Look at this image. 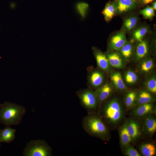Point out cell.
Here are the masks:
<instances>
[{"instance_id":"obj_17","label":"cell","mask_w":156,"mask_h":156,"mask_svg":"<svg viewBox=\"0 0 156 156\" xmlns=\"http://www.w3.org/2000/svg\"><path fill=\"white\" fill-rule=\"evenodd\" d=\"M90 83L94 87H100L103 83L104 77L103 74L98 71L92 72L90 75Z\"/></svg>"},{"instance_id":"obj_19","label":"cell","mask_w":156,"mask_h":156,"mask_svg":"<svg viewBox=\"0 0 156 156\" xmlns=\"http://www.w3.org/2000/svg\"><path fill=\"white\" fill-rule=\"evenodd\" d=\"M148 51V45L145 41L139 42L136 49V56L137 59L139 60L144 57L147 54Z\"/></svg>"},{"instance_id":"obj_33","label":"cell","mask_w":156,"mask_h":156,"mask_svg":"<svg viewBox=\"0 0 156 156\" xmlns=\"http://www.w3.org/2000/svg\"><path fill=\"white\" fill-rule=\"evenodd\" d=\"M153 7H152L154 10H156V2L155 1H154L152 5Z\"/></svg>"},{"instance_id":"obj_8","label":"cell","mask_w":156,"mask_h":156,"mask_svg":"<svg viewBox=\"0 0 156 156\" xmlns=\"http://www.w3.org/2000/svg\"><path fill=\"white\" fill-rule=\"evenodd\" d=\"M112 91L111 86L105 83L99 87L95 92L97 97L99 104H101L109 96Z\"/></svg>"},{"instance_id":"obj_1","label":"cell","mask_w":156,"mask_h":156,"mask_svg":"<svg viewBox=\"0 0 156 156\" xmlns=\"http://www.w3.org/2000/svg\"><path fill=\"white\" fill-rule=\"evenodd\" d=\"M105 122L97 113H88L83 118L82 127L88 134L103 140L109 138V131Z\"/></svg>"},{"instance_id":"obj_3","label":"cell","mask_w":156,"mask_h":156,"mask_svg":"<svg viewBox=\"0 0 156 156\" xmlns=\"http://www.w3.org/2000/svg\"><path fill=\"white\" fill-rule=\"evenodd\" d=\"M97 113L105 123L116 125L122 119L124 111L119 100L114 98L101 106L99 109Z\"/></svg>"},{"instance_id":"obj_5","label":"cell","mask_w":156,"mask_h":156,"mask_svg":"<svg viewBox=\"0 0 156 156\" xmlns=\"http://www.w3.org/2000/svg\"><path fill=\"white\" fill-rule=\"evenodd\" d=\"M82 106L88 111V113L94 112L99 104V102L95 92L89 90H84L77 92Z\"/></svg>"},{"instance_id":"obj_10","label":"cell","mask_w":156,"mask_h":156,"mask_svg":"<svg viewBox=\"0 0 156 156\" xmlns=\"http://www.w3.org/2000/svg\"><path fill=\"white\" fill-rule=\"evenodd\" d=\"M154 106L151 102L140 105L134 110L133 114L137 117H145L152 112Z\"/></svg>"},{"instance_id":"obj_27","label":"cell","mask_w":156,"mask_h":156,"mask_svg":"<svg viewBox=\"0 0 156 156\" xmlns=\"http://www.w3.org/2000/svg\"><path fill=\"white\" fill-rule=\"evenodd\" d=\"M146 86L148 90L150 92L156 93V80L155 77H152L146 81Z\"/></svg>"},{"instance_id":"obj_14","label":"cell","mask_w":156,"mask_h":156,"mask_svg":"<svg viewBox=\"0 0 156 156\" xmlns=\"http://www.w3.org/2000/svg\"><path fill=\"white\" fill-rule=\"evenodd\" d=\"M117 11L122 13L133 9L136 6L134 0H117L116 3Z\"/></svg>"},{"instance_id":"obj_28","label":"cell","mask_w":156,"mask_h":156,"mask_svg":"<svg viewBox=\"0 0 156 156\" xmlns=\"http://www.w3.org/2000/svg\"><path fill=\"white\" fill-rule=\"evenodd\" d=\"M88 7V4L85 2H79L77 5V10L82 18L85 17Z\"/></svg>"},{"instance_id":"obj_31","label":"cell","mask_w":156,"mask_h":156,"mask_svg":"<svg viewBox=\"0 0 156 156\" xmlns=\"http://www.w3.org/2000/svg\"><path fill=\"white\" fill-rule=\"evenodd\" d=\"M125 151V155L128 156H140V154L136 149L132 146L126 147Z\"/></svg>"},{"instance_id":"obj_16","label":"cell","mask_w":156,"mask_h":156,"mask_svg":"<svg viewBox=\"0 0 156 156\" xmlns=\"http://www.w3.org/2000/svg\"><path fill=\"white\" fill-rule=\"evenodd\" d=\"M110 65L113 67L117 68H122L124 65L121 57L118 53L115 52H111L106 56Z\"/></svg>"},{"instance_id":"obj_20","label":"cell","mask_w":156,"mask_h":156,"mask_svg":"<svg viewBox=\"0 0 156 156\" xmlns=\"http://www.w3.org/2000/svg\"><path fill=\"white\" fill-rule=\"evenodd\" d=\"M137 97L136 104L138 105L151 103L153 100V98L150 92L145 90L141 91Z\"/></svg>"},{"instance_id":"obj_32","label":"cell","mask_w":156,"mask_h":156,"mask_svg":"<svg viewBox=\"0 0 156 156\" xmlns=\"http://www.w3.org/2000/svg\"><path fill=\"white\" fill-rule=\"evenodd\" d=\"M154 0H140L141 3L143 5H146L152 2Z\"/></svg>"},{"instance_id":"obj_12","label":"cell","mask_w":156,"mask_h":156,"mask_svg":"<svg viewBox=\"0 0 156 156\" xmlns=\"http://www.w3.org/2000/svg\"><path fill=\"white\" fill-rule=\"evenodd\" d=\"M127 121V128L132 141H133L139 136L140 134V127L138 122L133 119Z\"/></svg>"},{"instance_id":"obj_24","label":"cell","mask_w":156,"mask_h":156,"mask_svg":"<svg viewBox=\"0 0 156 156\" xmlns=\"http://www.w3.org/2000/svg\"><path fill=\"white\" fill-rule=\"evenodd\" d=\"M154 66L153 60L150 59H147L143 61L140 66V69L143 73H147L151 70Z\"/></svg>"},{"instance_id":"obj_18","label":"cell","mask_w":156,"mask_h":156,"mask_svg":"<svg viewBox=\"0 0 156 156\" xmlns=\"http://www.w3.org/2000/svg\"><path fill=\"white\" fill-rule=\"evenodd\" d=\"M110 77L112 81L117 89L120 90H123L126 88V86L124 83L120 73H113L112 74Z\"/></svg>"},{"instance_id":"obj_7","label":"cell","mask_w":156,"mask_h":156,"mask_svg":"<svg viewBox=\"0 0 156 156\" xmlns=\"http://www.w3.org/2000/svg\"><path fill=\"white\" fill-rule=\"evenodd\" d=\"M93 50L98 66L102 70L108 71L110 68V64L106 56L101 51L95 48Z\"/></svg>"},{"instance_id":"obj_9","label":"cell","mask_w":156,"mask_h":156,"mask_svg":"<svg viewBox=\"0 0 156 156\" xmlns=\"http://www.w3.org/2000/svg\"><path fill=\"white\" fill-rule=\"evenodd\" d=\"M16 131V129L9 126H5L3 129H0V142L9 143L13 141Z\"/></svg>"},{"instance_id":"obj_34","label":"cell","mask_w":156,"mask_h":156,"mask_svg":"<svg viewBox=\"0 0 156 156\" xmlns=\"http://www.w3.org/2000/svg\"><path fill=\"white\" fill-rule=\"evenodd\" d=\"M1 143L0 142V147H1Z\"/></svg>"},{"instance_id":"obj_13","label":"cell","mask_w":156,"mask_h":156,"mask_svg":"<svg viewBox=\"0 0 156 156\" xmlns=\"http://www.w3.org/2000/svg\"><path fill=\"white\" fill-rule=\"evenodd\" d=\"M127 126V121L123 124L119 130L120 143L123 147L128 146L131 142L130 135L128 131Z\"/></svg>"},{"instance_id":"obj_21","label":"cell","mask_w":156,"mask_h":156,"mask_svg":"<svg viewBox=\"0 0 156 156\" xmlns=\"http://www.w3.org/2000/svg\"><path fill=\"white\" fill-rule=\"evenodd\" d=\"M140 149L141 153L144 156H153L155 154L156 148L152 143L143 144L141 146Z\"/></svg>"},{"instance_id":"obj_26","label":"cell","mask_w":156,"mask_h":156,"mask_svg":"<svg viewBox=\"0 0 156 156\" xmlns=\"http://www.w3.org/2000/svg\"><path fill=\"white\" fill-rule=\"evenodd\" d=\"M148 31V28L146 27H140L135 31L133 33L134 39L137 41L140 42L142 39Z\"/></svg>"},{"instance_id":"obj_30","label":"cell","mask_w":156,"mask_h":156,"mask_svg":"<svg viewBox=\"0 0 156 156\" xmlns=\"http://www.w3.org/2000/svg\"><path fill=\"white\" fill-rule=\"evenodd\" d=\"M137 78L136 74L133 71L129 70L125 74V81L128 83L132 84L135 83L137 80Z\"/></svg>"},{"instance_id":"obj_29","label":"cell","mask_w":156,"mask_h":156,"mask_svg":"<svg viewBox=\"0 0 156 156\" xmlns=\"http://www.w3.org/2000/svg\"><path fill=\"white\" fill-rule=\"evenodd\" d=\"M140 13L146 18H150L155 15L154 10L150 6H147L140 11Z\"/></svg>"},{"instance_id":"obj_22","label":"cell","mask_w":156,"mask_h":156,"mask_svg":"<svg viewBox=\"0 0 156 156\" xmlns=\"http://www.w3.org/2000/svg\"><path fill=\"white\" fill-rule=\"evenodd\" d=\"M137 94L135 92L131 91L126 94L124 100V103L125 106L127 108L132 107L135 104Z\"/></svg>"},{"instance_id":"obj_2","label":"cell","mask_w":156,"mask_h":156,"mask_svg":"<svg viewBox=\"0 0 156 156\" xmlns=\"http://www.w3.org/2000/svg\"><path fill=\"white\" fill-rule=\"evenodd\" d=\"M26 112L24 107L16 104L7 101L0 104V123L10 127L18 125Z\"/></svg>"},{"instance_id":"obj_11","label":"cell","mask_w":156,"mask_h":156,"mask_svg":"<svg viewBox=\"0 0 156 156\" xmlns=\"http://www.w3.org/2000/svg\"><path fill=\"white\" fill-rule=\"evenodd\" d=\"M143 128L144 131L149 135H153L156 130V120L155 118L149 115L146 116L144 119Z\"/></svg>"},{"instance_id":"obj_25","label":"cell","mask_w":156,"mask_h":156,"mask_svg":"<svg viewBox=\"0 0 156 156\" xmlns=\"http://www.w3.org/2000/svg\"><path fill=\"white\" fill-rule=\"evenodd\" d=\"M138 19L135 16H131L125 20L124 27L126 30L130 31L136 25L137 23Z\"/></svg>"},{"instance_id":"obj_6","label":"cell","mask_w":156,"mask_h":156,"mask_svg":"<svg viewBox=\"0 0 156 156\" xmlns=\"http://www.w3.org/2000/svg\"><path fill=\"white\" fill-rule=\"evenodd\" d=\"M127 42L125 34L124 32L122 31L116 33L112 37L109 45L111 49L119 50Z\"/></svg>"},{"instance_id":"obj_23","label":"cell","mask_w":156,"mask_h":156,"mask_svg":"<svg viewBox=\"0 0 156 156\" xmlns=\"http://www.w3.org/2000/svg\"><path fill=\"white\" fill-rule=\"evenodd\" d=\"M133 49L132 43L127 42L119 50L122 56L125 59H128L131 56Z\"/></svg>"},{"instance_id":"obj_15","label":"cell","mask_w":156,"mask_h":156,"mask_svg":"<svg viewBox=\"0 0 156 156\" xmlns=\"http://www.w3.org/2000/svg\"><path fill=\"white\" fill-rule=\"evenodd\" d=\"M117 11L116 4L112 2L107 3L102 13L103 14L106 21H110Z\"/></svg>"},{"instance_id":"obj_4","label":"cell","mask_w":156,"mask_h":156,"mask_svg":"<svg viewBox=\"0 0 156 156\" xmlns=\"http://www.w3.org/2000/svg\"><path fill=\"white\" fill-rule=\"evenodd\" d=\"M23 156H51V147L44 140H31L27 143L23 153Z\"/></svg>"}]
</instances>
